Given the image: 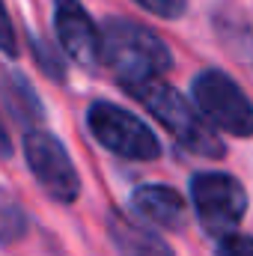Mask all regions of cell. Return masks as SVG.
Returning a JSON list of instances; mask_svg holds the SVG:
<instances>
[{
  "instance_id": "5b68a950",
  "label": "cell",
  "mask_w": 253,
  "mask_h": 256,
  "mask_svg": "<svg viewBox=\"0 0 253 256\" xmlns=\"http://www.w3.org/2000/svg\"><path fill=\"white\" fill-rule=\"evenodd\" d=\"M90 134L114 155L128 161H155L161 155V140L137 114L114 102H92L86 110Z\"/></svg>"
},
{
  "instance_id": "9a60e30c",
  "label": "cell",
  "mask_w": 253,
  "mask_h": 256,
  "mask_svg": "<svg viewBox=\"0 0 253 256\" xmlns=\"http://www.w3.org/2000/svg\"><path fill=\"white\" fill-rule=\"evenodd\" d=\"M218 256H253V236H230L220 242Z\"/></svg>"
},
{
  "instance_id": "2e32d148",
  "label": "cell",
  "mask_w": 253,
  "mask_h": 256,
  "mask_svg": "<svg viewBox=\"0 0 253 256\" xmlns=\"http://www.w3.org/2000/svg\"><path fill=\"white\" fill-rule=\"evenodd\" d=\"M12 155V140H9V131L3 126V116H0V158H9Z\"/></svg>"
},
{
  "instance_id": "52a82bcc",
  "label": "cell",
  "mask_w": 253,
  "mask_h": 256,
  "mask_svg": "<svg viewBox=\"0 0 253 256\" xmlns=\"http://www.w3.org/2000/svg\"><path fill=\"white\" fill-rule=\"evenodd\" d=\"M54 30L63 51L84 68L102 63V30L80 0H54Z\"/></svg>"
},
{
  "instance_id": "277c9868",
  "label": "cell",
  "mask_w": 253,
  "mask_h": 256,
  "mask_svg": "<svg viewBox=\"0 0 253 256\" xmlns=\"http://www.w3.org/2000/svg\"><path fill=\"white\" fill-rule=\"evenodd\" d=\"M190 96L202 120L232 137H253L250 96L220 68H206L190 80Z\"/></svg>"
},
{
  "instance_id": "8992f818",
  "label": "cell",
  "mask_w": 253,
  "mask_h": 256,
  "mask_svg": "<svg viewBox=\"0 0 253 256\" xmlns=\"http://www.w3.org/2000/svg\"><path fill=\"white\" fill-rule=\"evenodd\" d=\"M24 158L36 179V185L48 194L54 202H74L80 196V176L74 161L68 158L66 146L45 128L24 134Z\"/></svg>"
},
{
  "instance_id": "3957f363",
  "label": "cell",
  "mask_w": 253,
  "mask_h": 256,
  "mask_svg": "<svg viewBox=\"0 0 253 256\" xmlns=\"http://www.w3.org/2000/svg\"><path fill=\"white\" fill-rule=\"evenodd\" d=\"M190 202L202 230L220 242L236 236L238 224L248 214L244 185L236 176L218 173V170H202L190 176Z\"/></svg>"
},
{
  "instance_id": "ba28073f",
  "label": "cell",
  "mask_w": 253,
  "mask_h": 256,
  "mask_svg": "<svg viewBox=\"0 0 253 256\" xmlns=\"http://www.w3.org/2000/svg\"><path fill=\"white\" fill-rule=\"evenodd\" d=\"M131 208L146 224L161 226V230H173V232H179L188 220L185 200L179 196V191H173L167 185H140V188H134L131 191Z\"/></svg>"
},
{
  "instance_id": "30bf717a",
  "label": "cell",
  "mask_w": 253,
  "mask_h": 256,
  "mask_svg": "<svg viewBox=\"0 0 253 256\" xmlns=\"http://www.w3.org/2000/svg\"><path fill=\"white\" fill-rule=\"evenodd\" d=\"M3 98L9 114L15 116L18 126H24V131H36L45 122V108L39 92L33 90V84L27 80V74L21 72H6L3 74Z\"/></svg>"
},
{
  "instance_id": "9c48e42d",
  "label": "cell",
  "mask_w": 253,
  "mask_h": 256,
  "mask_svg": "<svg viewBox=\"0 0 253 256\" xmlns=\"http://www.w3.org/2000/svg\"><path fill=\"white\" fill-rule=\"evenodd\" d=\"M108 236L116 244L120 256H176L158 232L131 220L120 208H114L108 214Z\"/></svg>"
},
{
  "instance_id": "8fae6325",
  "label": "cell",
  "mask_w": 253,
  "mask_h": 256,
  "mask_svg": "<svg viewBox=\"0 0 253 256\" xmlns=\"http://www.w3.org/2000/svg\"><path fill=\"white\" fill-rule=\"evenodd\" d=\"M30 232V218L24 212V206L0 188V244H18L24 236Z\"/></svg>"
},
{
  "instance_id": "5bb4252c",
  "label": "cell",
  "mask_w": 253,
  "mask_h": 256,
  "mask_svg": "<svg viewBox=\"0 0 253 256\" xmlns=\"http://www.w3.org/2000/svg\"><path fill=\"white\" fill-rule=\"evenodd\" d=\"M0 54L3 57H18V36H15V27L9 21V12H6V3L0 0Z\"/></svg>"
},
{
  "instance_id": "7a4b0ae2",
  "label": "cell",
  "mask_w": 253,
  "mask_h": 256,
  "mask_svg": "<svg viewBox=\"0 0 253 256\" xmlns=\"http://www.w3.org/2000/svg\"><path fill=\"white\" fill-rule=\"evenodd\" d=\"M131 92L161 126L173 134V140L179 146H185L190 155L200 158H224L226 146L218 137V131L202 120V114L196 110V104H190L188 98L173 90L164 80H152V84H140V86H128Z\"/></svg>"
},
{
  "instance_id": "4fadbf2b",
  "label": "cell",
  "mask_w": 253,
  "mask_h": 256,
  "mask_svg": "<svg viewBox=\"0 0 253 256\" xmlns=\"http://www.w3.org/2000/svg\"><path fill=\"white\" fill-rule=\"evenodd\" d=\"M134 3H137V6H143L146 12L158 15V18H167V21L182 18V15H185V9H188V0H134Z\"/></svg>"
},
{
  "instance_id": "7c38bea8",
  "label": "cell",
  "mask_w": 253,
  "mask_h": 256,
  "mask_svg": "<svg viewBox=\"0 0 253 256\" xmlns=\"http://www.w3.org/2000/svg\"><path fill=\"white\" fill-rule=\"evenodd\" d=\"M27 45H30V51H33L36 66H39L54 84H66V63H63V57L57 54V48H54L45 36H39V33H27Z\"/></svg>"
},
{
  "instance_id": "6da1fadb",
  "label": "cell",
  "mask_w": 253,
  "mask_h": 256,
  "mask_svg": "<svg viewBox=\"0 0 253 256\" xmlns=\"http://www.w3.org/2000/svg\"><path fill=\"white\" fill-rule=\"evenodd\" d=\"M102 63L128 90L167 74L173 68V51L155 30L131 18H108L102 24Z\"/></svg>"
}]
</instances>
